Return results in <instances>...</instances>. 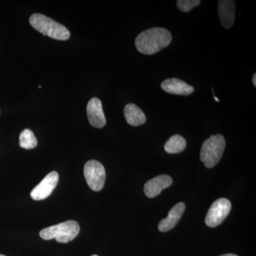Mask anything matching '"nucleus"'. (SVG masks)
<instances>
[{
	"mask_svg": "<svg viewBox=\"0 0 256 256\" xmlns=\"http://www.w3.org/2000/svg\"><path fill=\"white\" fill-rule=\"evenodd\" d=\"M252 82H254V86H256V74H254L252 76Z\"/></svg>",
	"mask_w": 256,
	"mask_h": 256,
	"instance_id": "f3484780",
	"label": "nucleus"
},
{
	"mask_svg": "<svg viewBox=\"0 0 256 256\" xmlns=\"http://www.w3.org/2000/svg\"><path fill=\"white\" fill-rule=\"evenodd\" d=\"M161 88L165 92L178 96H190L194 92L192 86L178 78H168L161 84Z\"/></svg>",
	"mask_w": 256,
	"mask_h": 256,
	"instance_id": "9d476101",
	"label": "nucleus"
},
{
	"mask_svg": "<svg viewBox=\"0 0 256 256\" xmlns=\"http://www.w3.org/2000/svg\"><path fill=\"white\" fill-rule=\"evenodd\" d=\"M201 3L200 0H178L176 4L178 10L183 12H188L194 8H196Z\"/></svg>",
	"mask_w": 256,
	"mask_h": 256,
	"instance_id": "dca6fc26",
	"label": "nucleus"
},
{
	"mask_svg": "<svg viewBox=\"0 0 256 256\" xmlns=\"http://www.w3.org/2000/svg\"><path fill=\"white\" fill-rule=\"evenodd\" d=\"M58 180L60 176L56 172H52L47 174L41 182L32 190V198L36 201H40L50 196L58 184Z\"/></svg>",
	"mask_w": 256,
	"mask_h": 256,
	"instance_id": "0eeeda50",
	"label": "nucleus"
},
{
	"mask_svg": "<svg viewBox=\"0 0 256 256\" xmlns=\"http://www.w3.org/2000/svg\"><path fill=\"white\" fill-rule=\"evenodd\" d=\"M20 146L26 150H32L37 146V140L31 130L25 129L20 136Z\"/></svg>",
	"mask_w": 256,
	"mask_h": 256,
	"instance_id": "2eb2a0df",
	"label": "nucleus"
},
{
	"mask_svg": "<svg viewBox=\"0 0 256 256\" xmlns=\"http://www.w3.org/2000/svg\"><path fill=\"white\" fill-rule=\"evenodd\" d=\"M220 256H238L235 255V254H224V255H222Z\"/></svg>",
	"mask_w": 256,
	"mask_h": 256,
	"instance_id": "a211bd4d",
	"label": "nucleus"
},
{
	"mask_svg": "<svg viewBox=\"0 0 256 256\" xmlns=\"http://www.w3.org/2000/svg\"><path fill=\"white\" fill-rule=\"evenodd\" d=\"M87 116L92 127L102 128L106 126V119L102 110V102L97 98H92L88 104Z\"/></svg>",
	"mask_w": 256,
	"mask_h": 256,
	"instance_id": "6e6552de",
	"label": "nucleus"
},
{
	"mask_svg": "<svg viewBox=\"0 0 256 256\" xmlns=\"http://www.w3.org/2000/svg\"><path fill=\"white\" fill-rule=\"evenodd\" d=\"M232 210V204L227 198H220L214 202L207 212L205 223L208 227H216L225 220Z\"/></svg>",
	"mask_w": 256,
	"mask_h": 256,
	"instance_id": "423d86ee",
	"label": "nucleus"
},
{
	"mask_svg": "<svg viewBox=\"0 0 256 256\" xmlns=\"http://www.w3.org/2000/svg\"><path fill=\"white\" fill-rule=\"evenodd\" d=\"M225 148L226 141L223 136H212L202 144L200 160L207 168H214L222 159Z\"/></svg>",
	"mask_w": 256,
	"mask_h": 256,
	"instance_id": "20e7f679",
	"label": "nucleus"
},
{
	"mask_svg": "<svg viewBox=\"0 0 256 256\" xmlns=\"http://www.w3.org/2000/svg\"><path fill=\"white\" fill-rule=\"evenodd\" d=\"M172 36L166 28H151L141 32L136 40L138 52L146 55H153L169 46Z\"/></svg>",
	"mask_w": 256,
	"mask_h": 256,
	"instance_id": "f257e3e1",
	"label": "nucleus"
},
{
	"mask_svg": "<svg viewBox=\"0 0 256 256\" xmlns=\"http://www.w3.org/2000/svg\"><path fill=\"white\" fill-rule=\"evenodd\" d=\"M172 184V178L168 175H159L146 182L144 186V192L149 198H154L161 193L164 188H168Z\"/></svg>",
	"mask_w": 256,
	"mask_h": 256,
	"instance_id": "1a4fd4ad",
	"label": "nucleus"
},
{
	"mask_svg": "<svg viewBox=\"0 0 256 256\" xmlns=\"http://www.w3.org/2000/svg\"><path fill=\"white\" fill-rule=\"evenodd\" d=\"M97 256V255H94V256Z\"/></svg>",
	"mask_w": 256,
	"mask_h": 256,
	"instance_id": "412c9836",
	"label": "nucleus"
},
{
	"mask_svg": "<svg viewBox=\"0 0 256 256\" xmlns=\"http://www.w3.org/2000/svg\"><path fill=\"white\" fill-rule=\"evenodd\" d=\"M214 98L215 100L216 101V102H220V100H218V98H217L215 97V96H214Z\"/></svg>",
	"mask_w": 256,
	"mask_h": 256,
	"instance_id": "6ab92c4d",
	"label": "nucleus"
},
{
	"mask_svg": "<svg viewBox=\"0 0 256 256\" xmlns=\"http://www.w3.org/2000/svg\"><path fill=\"white\" fill-rule=\"evenodd\" d=\"M30 22L35 30L50 38L60 41H66L70 38V34L68 28L45 15L32 14Z\"/></svg>",
	"mask_w": 256,
	"mask_h": 256,
	"instance_id": "f03ea898",
	"label": "nucleus"
},
{
	"mask_svg": "<svg viewBox=\"0 0 256 256\" xmlns=\"http://www.w3.org/2000/svg\"><path fill=\"white\" fill-rule=\"evenodd\" d=\"M84 176L89 188L99 192L104 188L106 182V170L104 165L96 160H90L84 166Z\"/></svg>",
	"mask_w": 256,
	"mask_h": 256,
	"instance_id": "39448f33",
	"label": "nucleus"
},
{
	"mask_svg": "<svg viewBox=\"0 0 256 256\" xmlns=\"http://www.w3.org/2000/svg\"><path fill=\"white\" fill-rule=\"evenodd\" d=\"M218 16L224 28L233 26L236 16V4L233 0H220L218 4Z\"/></svg>",
	"mask_w": 256,
	"mask_h": 256,
	"instance_id": "9b49d317",
	"label": "nucleus"
},
{
	"mask_svg": "<svg viewBox=\"0 0 256 256\" xmlns=\"http://www.w3.org/2000/svg\"><path fill=\"white\" fill-rule=\"evenodd\" d=\"M0 256H6L1 255V254H0Z\"/></svg>",
	"mask_w": 256,
	"mask_h": 256,
	"instance_id": "aec40b11",
	"label": "nucleus"
},
{
	"mask_svg": "<svg viewBox=\"0 0 256 256\" xmlns=\"http://www.w3.org/2000/svg\"><path fill=\"white\" fill-rule=\"evenodd\" d=\"M186 142L184 138L180 134H175L166 141L164 144V150L169 154H178L184 150Z\"/></svg>",
	"mask_w": 256,
	"mask_h": 256,
	"instance_id": "4468645a",
	"label": "nucleus"
},
{
	"mask_svg": "<svg viewBox=\"0 0 256 256\" xmlns=\"http://www.w3.org/2000/svg\"><path fill=\"white\" fill-rule=\"evenodd\" d=\"M185 206L184 204L182 202L176 204L175 206H173L170 210L168 217L164 218L160 222L158 225V229L161 232H169L180 222V218L182 216L184 212Z\"/></svg>",
	"mask_w": 256,
	"mask_h": 256,
	"instance_id": "f8f14e48",
	"label": "nucleus"
},
{
	"mask_svg": "<svg viewBox=\"0 0 256 256\" xmlns=\"http://www.w3.org/2000/svg\"><path fill=\"white\" fill-rule=\"evenodd\" d=\"M79 232L80 226L78 222L69 220L42 229L40 235L44 240L55 238L57 242L66 244L73 240L78 235Z\"/></svg>",
	"mask_w": 256,
	"mask_h": 256,
	"instance_id": "7ed1b4c3",
	"label": "nucleus"
},
{
	"mask_svg": "<svg viewBox=\"0 0 256 256\" xmlns=\"http://www.w3.org/2000/svg\"><path fill=\"white\" fill-rule=\"evenodd\" d=\"M124 118L128 124L139 126L146 122V116L143 111L133 104H128L124 109Z\"/></svg>",
	"mask_w": 256,
	"mask_h": 256,
	"instance_id": "ddd939ff",
	"label": "nucleus"
}]
</instances>
